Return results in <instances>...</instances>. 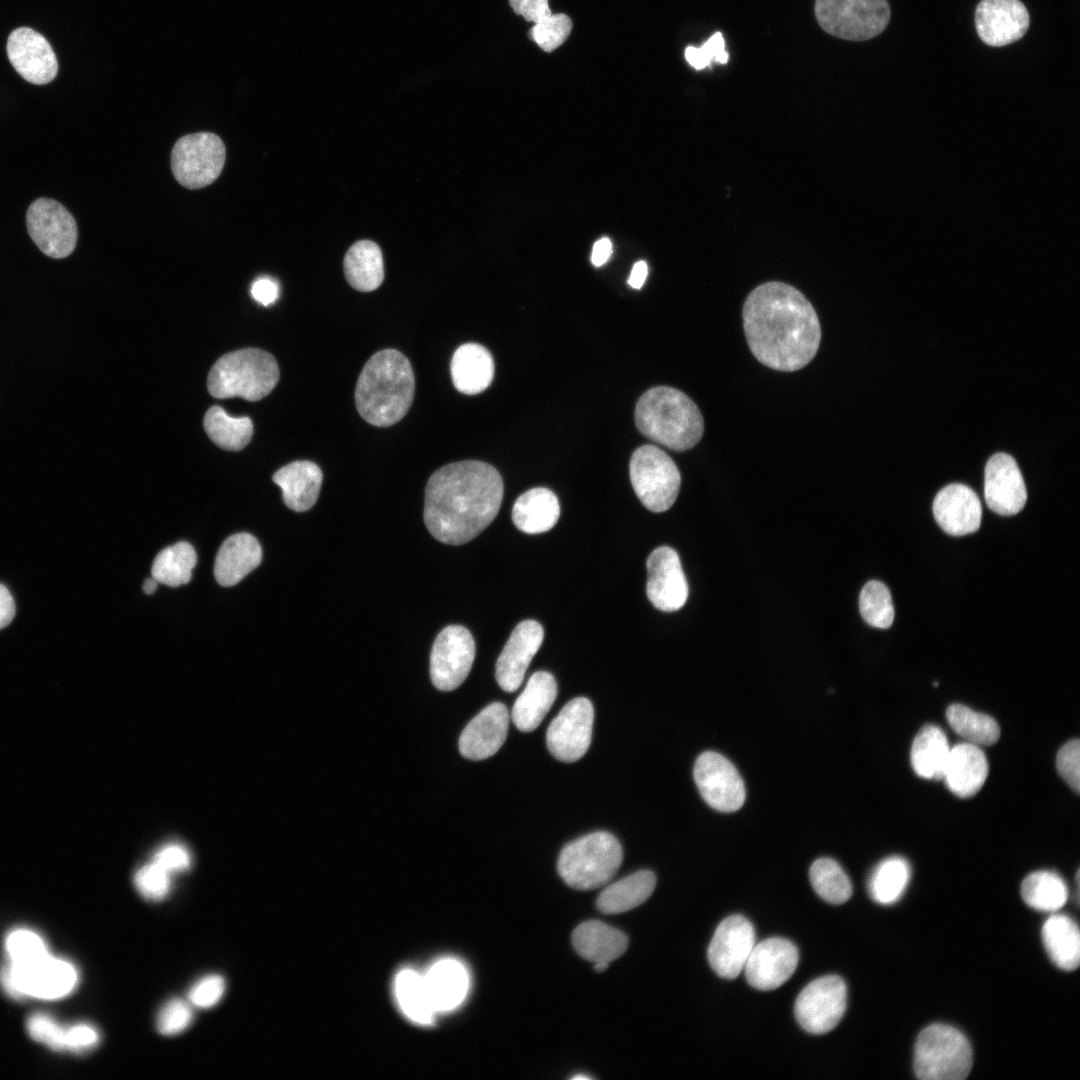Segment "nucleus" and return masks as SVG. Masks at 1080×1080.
I'll return each instance as SVG.
<instances>
[{
    "instance_id": "f257e3e1",
    "label": "nucleus",
    "mask_w": 1080,
    "mask_h": 1080,
    "mask_svg": "<svg viewBox=\"0 0 1080 1080\" xmlns=\"http://www.w3.org/2000/svg\"><path fill=\"white\" fill-rule=\"evenodd\" d=\"M744 333L763 365L792 372L816 355L821 327L811 303L789 284L771 281L747 296L742 311Z\"/></svg>"
},
{
    "instance_id": "f03ea898",
    "label": "nucleus",
    "mask_w": 1080,
    "mask_h": 1080,
    "mask_svg": "<svg viewBox=\"0 0 1080 1080\" xmlns=\"http://www.w3.org/2000/svg\"><path fill=\"white\" fill-rule=\"evenodd\" d=\"M503 492L501 475L488 463L464 460L446 464L427 482L425 525L442 543H467L497 516Z\"/></svg>"
},
{
    "instance_id": "7ed1b4c3",
    "label": "nucleus",
    "mask_w": 1080,
    "mask_h": 1080,
    "mask_svg": "<svg viewBox=\"0 0 1080 1080\" xmlns=\"http://www.w3.org/2000/svg\"><path fill=\"white\" fill-rule=\"evenodd\" d=\"M415 393L409 360L395 349L373 354L356 384L355 403L360 416L377 427L391 426L408 412Z\"/></svg>"
},
{
    "instance_id": "20e7f679",
    "label": "nucleus",
    "mask_w": 1080,
    "mask_h": 1080,
    "mask_svg": "<svg viewBox=\"0 0 1080 1080\" xmlns=\"http://www.w3.org/2000/svg\"><path fill=\"white\" fill-rule=\"evenodd\" d=\"M635 423L645 437L677 452L694 447L704 432L697 405L684 392L669 386L653 387L640 397Z\"/></svg>"
},
{
    "instance_id": "39448f33",
    "label": "nucleus",
    "mask_w": 1080,
    "mask_h": 1080,
    "mask_svg": "<svg viewBox=\"0 0 1080 1080\" xmlns=\"http://www.w3.org/2000/svg\"><path fill=\"white\" fill-rule=\"evenodd\" d=\"M278 380L279 367L270 353L245 348L227 353L214 363L207 388L218 399L241 397L257 401L267 396Z\"/></svg>"
},
{
    "instance_id": "423d86ee",
    "label": "nucleus",
    "mask_w": 1080,
    "mask_h": 1080,
    "mask_svg": "<svg viewBox=\"0 0 1080 1080\" xmlns=\"http://www.w3.org/2000/svg\"><path fill=\"white\" fill-rule=\"evenodd\" d=\"M623 860L617 838L597 831L567 844L560 852L557 869L567 885L577 890H592L606 885Z\"/></svg>"
},
{
    "instance_id": "0eeeda50",
    "label": "nucleus",
    "mask_w": 1080,
    "mask_h": 1080,
    "mask_svg": "<svg viewBox=\"0 0 1080 1080\" xmlns=\"http://www.w3.org/2000/svg\"><path fill=\"white\" fill-rule=\"evenodd\" d=\"M972 1049L965 1035L954 1027L932 1024L917 1037L914 1072L922 1080H963L972 1068Z\"/></svg>"
},
{
    "instance_id": "6e6552de",
    "label": "nucleus",
    "mask_w": 1080,
    "mask_h": 1080,
    "mask_svg": "<svg viewBox=\"0 0 1080 1080\" xmlns=\"http://www.w3.org/2000/svg\"><path fill=\"white\" fill-rule=\"evenodd\" d=\"M0 982L12 997L32 996L57 999L69 994L78 983L73 964L49 953L26 963H9L0 971Z\"/></svg>"
},
{
    "instance_id": "1a4fd4ad",
    "label": "nucleus",
    "mask_w": 1080,
    "mask_h": 1080,
    "mask_svg": "<svg viewBox=\"0 0 1080 1080\" xmlns=\"http://www.w3.org/2000/svg\"><path fill=\"white\" fill-rule=\"evenodd\" d=\"M814 11L826 33L850 41L876 37L890 20L887 0H815Z\"/></svg>"
},
{
    "instance_id": "9d476101",
    "label": "nucleus",
    "mask_w": 1080,
    "mask_h": 1080,
    "mask_svg": "<svg viewBox=\"0 0 1080 1080\" xmlns=\"http://www.w3.org/2000/svg\"><path fill=\"white\" fill-rule=\"evenodd\" d=\"M630 480L642 504L650 511L668 510L677 499L681 475L674 461L660 448L643 445L632 454Z\"/></svg>"
},
{
    "instance_id": "9b49d317",
    "label": "nucleus",
    "mask_w": 1080,
    "mask_h": 1080,
    "mask_svg": "<svg viewBox=\"0 0 1080 1080\" xmlns=\"http://www.w3.org/2000/svg\"><path fill=\"white\" fill-rule=\"evenodd\" d=\"M225 146L214 133L200 132L181 137L171 153L175 179L188 189H200L214 182L225 163Z\"/></svg>"
},
{
    "instance_id": "f8f14e48",
    "label": "nucleus",
    "mask_w": 1080,
    "mask_h": 1080,
    "mask_svg": "<svg viewBox=\"0 0 1080 1080\" xmlns=\"http://www.w3.org/2000/svg\"><path fill=\"white\" fill-rule=\"evenodd\" d=\"M847 1006V988L837 975H827L810 982L797 996L794 1014L808 1033L825 1034L842 1019Z\"/></svg>"
},
{
    "instance_id": "ddd939ff",
    "label": "nucleus",
    "mask_w": 1080,
    "mask_h": 1080,
    "mask_svg": "<svg viewBox=\"0 0 1080 1080\" xmlns=\"http://www.w3.org/2000/svg\"><path fill=\"white\" fill-rule=\"evenodd\" d=\"M26 224L31 239L45 255L60 259L73 252L77 225L59 202L48 198L35 200L27 210Z\"/></svg>"
},
{
    "instance_id": "4468645a",
    "label": "nucleus",
    "mask_w": 1080,
    "mask_h": 1080,
    "mask_svg": "<svg viewBox=\"0 0 1080 1080\" xmlns=\"http://www.w3.org/2000/svg\"><path fill=\"white\" fill-rule=\"evenodd\" d=\"M475 658V642L461 625L445 627L436 637L430 655V676L441 691L458 688L467 678Z\"/></svg>"
},
{
    "instance_id": "2eb2a0df",
    "label": "nucleus",
    "mask_w": 1080,
    "mask_h": 1080,
    "mask_svg": "<svg viewBox=\"0 0 1080 1080\" xmlns=\"http://www.w3.org/2000/svg\"><path fill=\"white\" fill-rule=\"evenodd\" d=\"M696 786L713 809L720 812H734L745 801L743 780L735 766L723 755L706 751L697 758L694 770Z\"/></svg>"
},
{
    "instance_id": "dca6fc26",
    "label": "nucleus",
    "mask_w": 1080,
    "mask_h": 1080,
    "mask_svg": "<svg viewBox=\"0 0 1080 1080\" xmlns=\"http://www.w3.org/2000/svg\"><path fill=\"white\" fill-rule=\"evenodd\" d=\"M593 719L594 709L589 699L577 697L569 701L547 729L549 752L563 762L579 760L589 749Z\"/></svg>"
},
{
    "instance_id": "f3484780",
    "label": "nucleus",
    "mask_w": 1080,
    "mask_h": 1080,
    "mask_svg": "<svg viewBox=\"0 0 1080 1080\" xmlns=\"http://www.w3.org/2000/svg\"><path fill=\"white\" fill-rule=\"evenodd\" d=\"M754 946L752 923L742 915H731L714 932L707 951L709 964L718 976L734 979L743 971Z\"/></svg>"
},
{
    "instance_id": "a211bd4d",
    "label": "nucleus",
    "mask_w": 1080,
    "mask_h": 1080,
    "mask_svg": "<svg viewBox=\"0 0 1080 1080\" xmlns=\"http://www.w3.org/2000/svg\"><path fill=\"white\" fill-rule=\"evenodd\" d=\"M798 961L797 947L787 939L774 937L755 944L743 970L753 988L769 991L793 975Z\"/></svg>"
},
{
    "instance_id": "6ab92c4d",
    "label": "nucleus",
    "mask_w": 1080,
    "mask_h": 1080,
    "mask_svg": "<svg viewBox=\"0 0 1080 1080\" xmlns=\"http://www.w3.org/2000/svg\"><path fill=\"white\" fill-rule=\"evenodd\" d=\"M647 597L664 612L682 608L688 598V583L677 552L668 546L655 549L647 559Z\"/></svg>"
},
{
    "instance_id": "aec40b11",
    "label": "nucleus",
    "mask_w": 1080,
    "mask_h": 1080,
    "mask_svg": "<svg viewBox=\"0 0 1080 1080\" xmlns=\"http://www.w3.org/2000/svg\"><path fill=\"white\" fill-rule=\"evenodd\" d=\"M7 55L16 72L32 84H47L57 75L58 63L51 45L31 28L20 27L11 32Z\"/></svg>"
},
{
    "instance_id": "412c9836",
    "label": "nucleus",
    "mask_w": 1080,
    "mask_h": 1080,
    "mask_svg": "<svg viewBox=\"0 0 1080 1080\" xmlns=\"http://www.w3.org/2000/svg\"><path fill=\"white\" fill-rule=\"evenodd\" d=\"M1029 23V13L1020 0H981L975 10L978 36L992 47L1021 39Z\"/></svg>"
},
{
    "instance_id": "4be33fe9",
    "label": "nucleus",
    "mask_w": 1080,
    "mask_h": 1080,
    "mask_svg": "<svg viewBox=\"0 0 1080 1080\" xmlns=\"http://www.w3.org/2000/svg\"><path fill=\"white\" fill-rule=\"evenodd\" d=\"M984 496L987 506L997 514L1011 516L1023 509L1026 486L1012 456L996 453L990 457L985 467Z\"/></svg>"
},
{
    "instance_id": "5701e85b",
    "label": "nucleus",
    "mask_w": 1080,
    "mask_h": 1080,
    "mask_svg": "<svg viewBox=\"0 0 1080 1080\" xmlns=\"http://www.w3.org/2000/svg\"><path fill=\"white\" fill-rule=\"evenodd\" d=\"M543 638V628L535 620H524L514 628L496 662V680L504 691L519 688Z\"/></svg>"
},
{
    "instance_id": "b1692460",
    "label": "nucleus",
    "mask_w": 1080,
    "mask_h": 1080,
    "mask_svg": "<svg viewBox=\"0 0 1080 1080\" xmlns=\"http://www.w3.org/2000/svg\"><path fill=\"white\" fill-rule=\"evenodd\" d=\"M933 514L944 532L952 536H963L979 529L982 506L977 494L970 487L952 483L935 496Z\"/></svg>"
},
{
    "instance_id": "393cba45",
    "label": "nucleus",
    "mask_w": 1080,
    "mask_h": 1080,
    "mask_svg": "<svg viewBox=\"0 0 1080 1080\" xmlns=\"http://www.w3.org/2000/svg\"><path fill=\"white\" fill-rule=\"evenodd\" d=\"M509 726V712L500 702L486 706L464 728L459 738V751L470 760H483L494 755L503 745Z\"/></svg>"
},
{
    "instance_id": "a878e982",
    "label": "nucleus",
    "mask_w": 1080,
    "mask_h": 1080,
    "mask_svg": "<svg viewBox=\"0 0 1080 1080\" xmlns=\"http://www.w3.org/2000/svg\"><path fill=\"white\" fill-rule=\"evenodd\" d=\"M988 770L987 758L978 745L958 743L950 748L942 779L953 794L967 798L982 788Z\"/></svg>"
},
{
    "instance_id": "bb28decb",
    "label": "nucleus",
    "mask_w": 1080,
    "mask_h": 1080,
    "mask_svg": "<svg viewBox=\"0 0 1080 1080\" xmlns=\"http://www.w3.org/2000/svg\"><path fill=\"white\" fill-rule=\"evenodd\" d=\"M509 4L515 14L535 23L528 37L543 51H554L569 37L573 27L571 18L563 13L553 14L548 0H509Z\"/></svg>"
},
{
    "instance_id": "cd10ccee",
    "label": "nucleus",
    "mask_w": 1080,
    "mask_h": 1080,
    "mask_svg": "<svg viewBox=\"0 0 1080 1080\" xmlns=\"http://www.w3.org/2000/svg\"><path fill=\"white\" fill-rule=\"evenodd\" d=\"M262 560L257 539L248 533L228 537L221 545L214 563V575L224 587L234 586L253 571Z\"/></svg>"
},
{
    "instance_id": "c85d7f7f",
    "label": "nucleus",
    "mask_w": 1080,
    "mask_h": 1080,
    "mask_svg": "<svg viewBox=\"0 0 1080 1080\" xmlns=\"http://www.w3.org/2000/svg\"><path fill=\"white\" fill-rule=\"evenodd\" d=\"M322 479L319 466L306 460L291 462L273 475V481L282 490L285 505L296 512L313 507L320 493Z\"/></svg>"
},
{
    "instance_id": "c756f323",
    "label": "nucleus",
    "mask_w": 1080,
    "mask_h": 1080,
    "mask_svg": "<svg viewBox=\"0 0 1080 1080\" xmlns=\"http://www.w3.org/2000/svg\"><path fill=\"white\" fill-rule=\"evenodd\" d=\"M557 696L555 678L546 671H538L529 678L523 692L516 699L511 719L522 732L535 730L549 712Z\"/></svg>"
},
{
    "instance_id": "7c9ffc66",
    "label": "nucleus",
    "mask_w": 1080,
    "mask_h": 1080,
    "mask_svg": "<svg viewBox=\"0 0 1080 1080\" xmlns=\"http://www.w3.org/2000/svg\"><path fill=\"white\" fill-rule=\"evenodd\" d=\"M450 372L455 388L467 395L478 394L489 387L494 377L491 353L477 343H466L454 352Z\"/></svg>"
},
{
    "instance_id": "2f4dec72",
    "label": "nucleus",
    "mask_w": 1080,
    "mask_h": 1080,
    "mask_svg": "<svg viewBox=\"0 0 1080 1080\" xmlns=\"http://www.w3.org/2000/svg\"><path fill=\"white\" fill-rule=\"evenodd\" d=\"M423 976L437 1013L455 1009L467 994L468 973L463 964L454 958L438 960Z\"/></svg>"
},
{
    "instance_id": "473e14b6",
    "label": "nucleus",
    "mask_w": 1080,
    "mask_h": 1080,
    "mask_svg": "<svg viewBox=\"0 0 1080 1080\" xmlns=\"http://www.w3.org/2000/svg\"><path fill=\"white\" fill-rule=\"evenodd\" d=\"M575 951L590 962H611L624 954L628 938L620 930L603 922L590 920L578 925L571 937Z\"/></svg>"
},
{
    "instance_id": "72a5a7b5",
    "label": "nucleus",
    "mask_w": 1080,
    "mask_h": 1080,
    "mask_svg": "<svg viewBox=\"0 0 1080 1080\" xmlns=\"http://www.w3.org/2000/svg\"><path fill=\"white\" fill-rule=\"evenodd\" d=\"M560 516L557 496L545 487L532 488L515 501L512 508L514 525L526 534H540L555 526Z\"/></svg>"
},
{
    "instance_id": "f704fd0d",
    "label": "nucleus",
    "mask_w": 1080,
    "mask_h": 1080,
    "mask_svg": "<svg viewBox=\"0 0 1080 1080\" xmlns=\"http://www.w3.org/2000/svg\"><path fill=\"white\" fill-rule=\"evenodd\" d=\"M656 876L650 870H640L610 885L599 894L596 906L604 914H620L644 903L652 894Z\"/></svg>"
},
{
    "instance_id": "c9c22d12",
    "label": "nucleus",
    "mask_w": 1080,
    "mask_h": 1080,
    "mask_svg": "<svg viewBox=\"0 0 1080 1080\" xmlns=\"http://www.w3.org/2000/svg\"><path fill=\"white\" fill-rule=\"evenodd\" d=\"M1045 949L1059 968L1072 971L1080 963V933L1077 923L1063 914L1050 916L1042 927Z\"/></svg>"
},
{
    "instance_id": "e433bc0d",
    "label": "nucleus",
    "mask_w": 1080,
    "mask_h": 1080,
    "mask_svg": "<svg viewBox=\"0 0 1080 1080\" xmlns=\"http://www.w3.org/2000/svg\"><path fill=\"white\" fill-rule=\"evenodd\" d=\"M950 753L943 730L932 724L923 726L916 734L910 751L914 772L924 779H942Z\"/></svg>"
},
{
    "instance_id": "4c0bfd02",
    "label": "nucleus",
    "mask_w": 1080,
    "mask_h": 1080,
    "mask_svg": "<svg viewBox=\"0 0 1080 1080\" xmlns=\"http://www.w3.org/2000/svg\"><path fill=\"white\" fill-rule=\"evenodd\" d=\"M343 268L350 286L361 292L377 289L384 279L382 252L369 240L358 241L349 248Z\"/></svg>"
},
{
    "instance_id": "58836bf2",
    "label": "nucleus",
    "mask_w": 1080,
    "mask_h": 1080,
    "mask_svg": "<svg viewBox=\"0 0 1080 1080\" xmlns=\"http://www.w3.org/2000/svg\"><path fill=\"white\" fill-rule=\"evenodd\" d=\"M394 990L400 1009L412 1022L429 1025L437 1014L423 974L413 969L401 970L395 978Z\"/></svg>"
},
{
    "instance_id": "ea45409f",
    "label": "nucleus",
    "mask_w": 1080,
    "mask_h": 1080,
    "mask_svg": "<svg viewBox=\"0 0 1080 1080\" xmlns=\"http://www.w3.org/2000/svg\"><path fill=\"white\" fill-rule=\"evenodd\" d=\"M203 424L209 438L220 448L229 451L245 448L254 431L249 417L229 416L220 406L208 409Z\"/></svg>"
},
{
    "instance_id": "a19ab883",
    "label": "nucleus",
    "mask_w": 1080,
    "mask_h": 1080,
    "mask_svg": "<svg viewBox=\"0 0 1080 1080\" xmlns=\"http://www.w3.org/2000/svg\"><path fill=\"white\" fill-rule=\"evenodd\" d=\"M910 876L911 868L905 858H886L876 866L869 878V894L879 904H893L903 895Z\"/></svg>"
},
{
    "instance_id": "79ce46f5",
    "label": "nucleus",
    "mask_w": 1080,
    "mask_h": 1080,
    "mask_svg": "<svg viewBox=\"0 0 1080 1080\" xmlns=\"http://www.w3.org/2000/svg\"><path fill=\"white\" fill-rule=\"evenodd\" d=\"M1021 896L1024 902L1035 910L1055 912L1066 903L1068 889L1057 873L1036 871L1023 880Z\"/></svg>"
},
{
    "instance_id": "37998d69",
    "label": "nucleus",
    "mask_w": 1080,
    "mask_h": 1080,
    "mask_svg": "<svg viewBox=\"0 0 1080 1080\" xmlns=\"http://www.w3.org/2000/svg\"><path fill=\"white\" fill-rule=\"evenodd\" d=\"M197 562L196 552L188 542H178L158 553L151 574L158 583L178 587L187 584Z\"/></svg>"
},
{
    "instance_id": "c03bdc74",
    "label": "nucleus",
    "mask_w": 1080,
    "mask_h": 1080,
    "mask_svg": "<svg viewBox=\"0 0 1080 1080\" xmlns=\"http://www.w3.org/2000/svg\"><path fill=\"white\" fill-rule=\"evenodd\" d=\"M950 727L967 742L975 745H992L1000 737L997 722L989 715L976 712L962 704H952L946 710Z\"/></svg>"
},
{
    "instance_id": "a18cd8bd",
    "label": "nucleus",
    "mask_w": 1080,
    "mask_h": 1080,
    "mask_svg": "<svg viewBox=\"0 0 1080 1080\" xmlns=\"http://www.w3.org/2000/svg\"><path fill=\"white\" fill-rule=\"evenodd\" d=\"M809 877L814 891L826 902L839 905L852 895V885L842 867L831 858L813 862Z\"/></svg>"
},
{
    "instance_id": "49530a36",
    "label": "nucleus",
    "mask_w": 1080,
    "mask_h": 1080,
    "mask_svg": "<svg viewBox=\"0 0 1080 1080\" xmlns=\"http://www.w3.org/2000/svg\"><path fill=\"white\" fill-rule=\"evenodd\" d=\"M859 610L870 626L889 628L894 620V606L886 585L877 580L867 582L859 595Z\"/></svg>"
},
{
    "instance_id": "de8ad7c7",
    "label": "nucleus",
    "mask_w": 1080,
    "mask_h": 1080,
    "mask_svg": "<svg viewBox=\"0 0 1080 1080\" xmlns=\"http://www.w3.org/2000/svg\"><path fill=\"white\" fill-rule=\"evenodd\" d=\"M10 963L21 964L48 954L42 938L33 931L18 929L11 932L5 942Z\"/></svg>"
},
{
    "instance_id": "09e8293b",
    "label": "nucleus",
    "mask_w": 1080,
    "mask_h": 1080,
    "mask_svg": "<svg viewBox=\"0 0 1080 1080\" xmlns=\"http://www.w3.org/2000/svg\"><path fill=\"white\" fill-rule=\"evenodd\" d=\"M170 875V873L152 861L137 870L134 876V884L137 891L145 899L160 901L170 892Z\"/></svg>"
},
{
    "instance_id": "8fccbe9b",
    "label": "nucleus",
    "mask_w": 1080,
    "mask_h": 1080,
    "mask_svg": "<svg viewBox=\"0 0 1080 1080\" xmlns=\"http://www.w3.org/2000/svg\"><path fill=\"white\" fill-rule=\"evenodd\" d=\"M193 1009L190 1002L180 998L168 1001L159 1011L156 1019L157 1030L165 1036H174L185 1031L192 1023Z\"/></svg>"
},
{
    "instance_id": "3c124183",
    "label": "nucleus",
    "mask_w": 1080,
    "mask_h": 1080,
    "mask_svg": "<svg viewBox=\"0 0 1080 1080\" xmlns=\"http://www.w3.org/2000/svg\"><path fill=\"white\" fill-rule=\"evenodd\" d=\"M67 1029L44 1014L32 1015L27 1021L31 1037L56 1051L68 1050Z\"/></svg>"
},
{
    "instance_id": "603ef678",
    "label": "nucleus",
    "mask_w": 1080,
    "mask_h": 1080,
    "mask_svg": "<svg viewBox=\"0 0 1080 1080\" xmlns=\"http://www.w3.org/2000/svg\"><path fill=\"white\" fill-rule=\"evenodd\" d=\"M685 59L696 70L711 66L713 62L726 64L729 54L725 50L722 33L717 31L700 47L688 46L685 49Z\"/></svg>"
},
{
    "instance_id": "864d4df0",
    "label": "nucleus",
    "mask_w": 1080,
    "mask_h": 1080,
    "mask_svg": "<svg viewBox=\"0 0 1080 1080\" xmlns=\"http://www.w3.org/2000/svg\"><path fill=\"white\" fill-rule=\"evenodd\" d=\"M225 980L217 974L207 975L195 982L188 992L190 1004L198 1008H211L223 997Z\"/></svg>"
},
{
    "instance_id": "5fc2aeb1",
    "label": "nucleus",
    "mask_w": 1080,
    "mask_h": 1080,
    "mask_svg": "<svg viewBox=\"0 0 1080 1080\" xmlns=\"http://www.w3.org/2000/svg\"><path fill=\"white\" fill-rule=\"evenodd\" d=\"M1056 767L1062 779L1076 793L1080 791V742L1078 739L1065 743L1056 756Z\"/></svg>"
},
{
    "instance_id": "6e6d98bb",
    "label": "nucleus",
    "mask_w": 1080,
    "mask_h": 1080,
    "mask_svg": "<svg viewBox=\"0 0 1080 1080\" xmlns=\"http://www.w3.org/2000/svg\"><path fill=\"white\" fill-rule=\"evenodd\" d=\"M153 862L172 874L187 870L191 865V857L183 846L169 844L154 855Z\"/></svg>"
},
{
    "instance_id": "4d7b16f0",
    "label": "nucleus",
    "mask_w": 1080,
    "mask_h": 1080,
    "mask_svg": "<svg viewBox=\"0 0 1080 1080\" xmlns=\"http://www.w3.org/2000/svg\"><path fill=\"white\" fill-rule=\"evenodd\" d=\"M100 1040L98 1030L89 1024H76L67 1029L68 1051L85 1052L94 1048Z\"/></svg>"
},
{
    "instance_id": "13d9d810",
    "label": "nucleus",
    "mask_w": 1080,
    "mask_h": 1080,
    "mask_svg": "<svg viewBox=\"0 0 1080 1080\" xmlns=\"http://www.w3.org/2000/svg\"><path fill=\"white\" fill-rule=\"evenodd\" d=\"M252 297L260 304L268 306L279 296V285L271 278L257 279L251 287Z\"/></svg>"
},
{
    "instance_id": "bf43d9fd",
    "label": "nucleus",
    "mask_w": 1080,
    "mask_h": 1080,
    "mask_svg": "<svg viewBox=\"0 0 1080 1080\" xmlns=\"http://www.w3.org/2000/svg\"><path fill=\"white\" fill-rule=\"evenodd\" d=\"M15 615V603L9 590L0 584V629L6 627Z\"/></svg>"
},
{
    "instance_id": "052dcab7",
    "label": "nucleus",
    "mask_w": 1080,
    "mask_h": 1080,
    "mask_svg": "<svg viewBox=\"0 0 1080 1080\" xmlns=\"http://www.w3.org/2000/svg\"><path fill=\"white\" fill-rule=\"evenodd\" d=\"M612 244L608 238L598 240L592 250L591 261L595 266L603 265L610 257Z\"/></svg>"
},
{
    "instance_id": "680f3d73",
    "label": "nucleus",
    "mask_w": 1080,
    "mask_h": 1080,
    "mask_svg": "<svg viewBox=\"0 0 1080 1080\" xmlns=\"http://www.w3.org/2000/svg\"><path fill=\"white\" fill-rule=\"evenodd\" d=\"M647 264L644 261L637 262L631 271L628 283L632 288L640 289L647 277Z\"/></svg>"
},
{
    "instance_id": "e2e57ef3",
    "label": "nucleus",
    "mask_w": 1080,
    "mask_h": 1080,
    "mask_svg": "<svg viewBox=\"0 0 1080 1080\" xmlns=\"http://www.w3.org/2000/svg\"><path fill=\"white\" fill-rule=\"evenodd\" d=\"M157 586H158V581L156 579H154L153 577H151V578H148V579H146L144 581L142 588H143V591L146 594L149 595V594H153L155 592V590L157 589Z\"/></svg>"
},
{
    "instance_id": "0e129e2a",
    "label": "nucleus",
    "mask_w": 1080,
    "mask_h": 1080,
    "mask_svg": "<svg viewBox=\"0 0 1080 1080\" xmlns=\"http://www.w3.org/2000/svg\"><path fill=\"white\" fill-rule=\"evenodd\" d=\"M608 967H609V962H605V961L595 962L594 966H593L594 970L597 973H602V972L606 971L608 969Z\"/></svg>"
},
{
    "instance_id": "69168bd1",
    "label": "nucleus",
    "mask_w": 1080,
    "mask_h": 1080,
    "mask_svg": "<svg viewBox=\"0 0 1080 1080\" xmlns=\"http://www.w3.org/2000/svg\"><path fill=\"white\" fill-rule=\"evenodd\" d=\"M586 1076H575L574 1079H586Z\"/></svg>"
}]
</instances>
